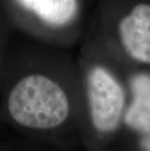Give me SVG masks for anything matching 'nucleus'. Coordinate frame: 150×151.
<instances>
[{
    "label": "nucleus",
    "instance_id": "1",
    "mask_svg": "<svg viewBox=\"0 0 150 151\" xmlns=\"http://www.w3.org/2000/svg\"><path fill=\"white\" fill-rule=\"evenodd\" d=\"M67 59L62 49L14 35L0 76L7 82L6 113L16 125L49 131L65 123L71 104L57 72Z\"/></svg>",
    "mask_w": 150,
    "mask_h": 151
},
{
    "label": "nucleus",
    "instance_id": "2",
    "mask_svg": "<svg viewBox=\"0 0 150 151\" xmlns=\"http://www.w3.org/2000/svg\"><path fill=\"white\" fill-rule=\"evenodd\" d=\"M0 11L16 35L63 50L81 36L86 0H0Z\"/></svg>",
    "mask_w": 150,
    "mask_h": 151
},
{
    "label": "nucleus",
    "instance_id": "3",
    "mask_svg": "<svg viewBox=\"0 0 150 151\" xmlns=\"http://www.w3.org/2000/svg\"><path fill=\"white\" fill-rule=\"evenodd\" d=\"M79 63L85 85L90 120L98 132L109 133L118 127L125 110V92L113 70L103 59L98 45L89 41Z\"/></svg>",
    "mask_w": 150,
    "mask_h": 151
},
{
    "label": "nucleus",
    "instance_id": "4",
    "mask_svg": "<svg viewBox=\"0 0 150 151\" xmlns=\"http://www.w3.org/2000/svg\"><path fill=\"white\" fill-rule=\"evenodd\" d=\"M114 33L123 54L133 63L150 66V1L139 0L116 19Z\"/></svg>",
    "mask_w": 150,
    "mask_h": 151
},
{
    "label": "nucleus",
    "instance_id": "5",
    "mask_svg": "<svg viewBox=\"0 0 150 151\" xmlns=\"http://www.w3.org/2000/svg\"><path fill=\"white\" fill-rule=\"evenodd\" d=\"M133 99L125 113L126 124L142 134H150V81L131 87Z\"/></svg>",
    "mask_w": 150,
    "mask_h": 151
},
{
    "label": "nucleus",
    "instance_id": "6",
    "mask_svg": "<svg viewBox=\"0 0 150 151\" xmlns=\"http://www.w3.org/2000/svg\"><path fill=\"white\" fill-rule=\"evenodd\" d=\"M14 35L15 33L13 32L0 11V71H1L3 63H4L5 57L7 55L9 46H10Z\"/></svg>",
    "mask_w": 150,
    "mask_h": 151
},
{
    "label": "nucleus",
    "instance_id": "7",
    "mask_svg": "<svg viewBox=\"0 0 150 151\" xmlns=\"http://www.w3.org/2000/svg\"><path fill=\"white\" fill-rule=\"evenodd\" d=\"M142 146L146 151H150V134L142 140Z\"/></svg>",
    "mask_w": 150,
    "mask_h": 151
}]
</instances>
